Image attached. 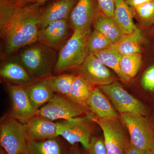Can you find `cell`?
I'll return each mask as SVG.
<instances>
[{
    "label": "cell",
    "mask_w": 154,
    "mask_h": 154,
    "mask_svg": "<svg viewBox=\"0 0 154 154\" xmlns=\"http://www.w3.org/2000/svg\"><path fill=\"white\" fill-rule=\"evenodd\" d=\"M41 6L25 0H0V36L4 55L37 41Z\"/></svg>",
    "instance_id": "1"
},
{
    "label": "cell",
    "mask_w": 154,
    "mask_h": 154,
    "mask_svg": "<svg viewBox=\"0 0 154 154\" xmlns=\"http://www.w3.org/2000/svg\"><path fill=\"white\" fill-rule=\"evenodd\" d=\"M27 46L19 54V60L29 74L38 80L52 76L53 68L57 62L56 51L39 42Z\"/></svg>",
    "instance_id": "2"
},
{
    "label": "cell",
    "mask_w": 154,
    "mask_h": 154,
    "mask_svg": "<svg viewBox=\"0 0 154 154\" xmlns=\"http://www.w3.org/2000/svg\"><path fill=\"white\" fill-rule=\"evenodd\" d=\"M91 29L74 31L70 38L60 51L55 65L57 72L79 66L88 55L86 46Z\"/></svg>",
    "instance_id": "3"
},
{
    "label": "cell",
    "mask_w": 154,
    "mask_h": 154,
    "mask_svg": "<svg viewBox=\"0 0 154 154\" xmlns=\"http://www.w3.org/2000/svg\"><path fill=\"white\" fill-rule=\"evenodd\" d=\"M0 143L7 154H28L25 123L9 114L0 121Z\"/></svg>",
    "instance_id": "4"
},
{
    "label": "cell",
    "mask_w": 154,
    "mask_h": 154,
    "mask_svg": "<svg viewBox=\"0 0 154 154\" xmlns=\"http://www.w3.org/2000/svg\"><path fill=\"white\" fill-rule=\"evenodd\" d=\"M122 122L129 133L131 143L138 149L154 152V129L144 116L133 113L120 114Z\"/></svg>",
    "instance_id": "5"
},
{
    "label": "cell",
    "mask_w": 154,
    "mask_h": 154,
    "mask_svg": "<svg viewBox=\"0 0 154 154\" xmlns=\"http://www.w3.org/2000/svg\"><path fill=\"white\" fill-rule=\"evenodd\" d=\"M93 113L83 117H77L57 122V132L59 136L64 138L72 145L77 143L82 144L88 149L93 133Z\"/></svg>",
    "instance_id": "6"
},
{
    "label": "cell",
    "mask_w": 154,
    "mask_h": 154,
    "mask_svg": "<svg viewBox=\"0 0 154 154\" xmlns=\"http://www.w3.org/2000/svg\"><path fill=\"white\" fill-rule=\"evenodd\" d=\"M92 119L103 131L107 154H127L131 144L124 126L118 118L103 119L92 116Z\"/></svg>",
    "instance_id": "7"
},
{
    "label": "cell",
    "mask_w": 154,
    "mask_h": 154,
    "mask_svg": "<svg viewBox=\"0 0 154 154\" xmlns=\"http://www.w3.org/2000/svg\"><path fill=\"white\" fill-rule=\"evenodd\" d=\"M88 109L66 96L55 94L50 100L36 112L50 120H67L79 117L83 114H89Z\"/></svg>",
    "instance_id": "8"
},
{
    "label": "cell",
    "mask_w": 154,
    "mask_h": 154,
    "mask_svg": "<svg viewBox=\"0 0 154 154\" xmlns=\"http://www.w3.org/2000/svg\"><path fill=\"white\" fill-rule=\"evenodd\" d=\"M98 88L113 102L120 113H133L145 116L146 108L139 100L125 91L120 83L117 82Z\"/></svg>",
    "instance_id": "9"
},
{
    "label": "cell",
    "mask_w": 154,
    "mask_h": 154,
    "mask_svg": "<svg viewBox=\"0 0 154 154\" xmlns=\"http://www.w3.org/2000/svg\"><path fill=\"white\" fill-rule=\"evenodd\" d=\"M75 68L91 86L107 85L115 82V78L110 70L93 53L89 54L83 63Z\"/></svg>",
    "instance_id": "10"
},
{
    "label": "cell",
    "mask_w": 154,
    "mask_h": 154,
    "mask_svg": "<svg viewBox=\"0 0 154 154\" xmlns=\"http://www.w3.org/2000/svg\"><path fill=\"white\" fill-rule=\"evenodd\" d=\"M101 13L97 0H78L69 15L71 26L74 31L91 29Z\"/></svg>",
    "instance_id": "11"
},
{
    "label": "cell",
    "mask_w": 154,
    "mask_h": 154,
    "mask_svg": "<svg viewBox=\"0 0 154 154\" xmlns=\"http://www.w3.org/2000/svg\"><path fill=\"white\" fill-rule=\"evenodd\" d=\"M11 97L12 108L10 115L25 123L28 119L36 115V112L30 102L25 87L7 83Z\"/></svg>",
    "instance_id": "12"
},
{
    "label": "cell",
    "mask_w": 154,
    "mask_h": 154,
    "mask_svg": "<svg viewBox=\"0 0 154 154\" xmlns=\"http://www.w3.org/2000/svg\"><path fill=\"white\" fill-rule=\"evenodd\" d=\"M69 27L66 19L50 23L38 30L37 41L56 51H60L69 40Z\"/></svg>",
    "instance_id": "13"
},
{
    "label": "cell",
    "mask_w": 154,
    "mask_h": 154,
    "mask_svg": "<svg viewBox=\"0 0 154 154\" xmlns=\"http://www.w3.org/2000/svg\"><path fill=\"white\" fill-rule=\"evenodd\" d=\"M25 124L28 139L43 140L59 137L57 132L56 122L41 116L34 115Z\"/></svg>",
    "instance_id": "14"
},
{
    "label": "cell",
    "mask_w": 154,
    "mask_h": 154,
    "mask_svg": "<svg viewBox=\"0 0 154 154\" xmlns=\"http://www.w3.org/2000/svg\"><path fill=\"white\" fill-rule=\"evenodd\" d=\"M78 0H57L42 10L38 20V29L45 28L50 23L69 18Z\"/></svg>",
    "instance_id": "15"
},
{
    "label": "cell",
    "mask_w": 154,
    "mask_h": 154,
    "mask_svg": "<svg viewBox=\"0 0 154 154\" xmlns=\"http://www.w3.org/2000/svg\"><path fill=\"white\" fill-rule=\"evenodd\" d=\"M88 110L98 118L103 119L118 118V114L106 95L99 88L93 89L86 102Z\"/></svg>",
    "instance_id": "16"
},
{
    "label": "cell",
    "mask_w": 154,
    "mask_h": 154,
    "mask_svg": "<svg viewBox=\"0 0 154 154\" xmlns=\"http://www.w3.org/2000/svg\"><path fill=\"white\" fill-rule=\"evenodd\" d=\"M0 74L7 82L23 87L38 80L31 76L21 64L16 62H9L3 65L0 69Z\"/></svg>",
    "instance_id": "17"
},
{
    "label": "cell",
    "mask_w": 154,
    "mask_h": 154,
    "mask_svg": "<svg viewBox=\"0 0 154 154\" xmlns=\"http://www.w3.org/2000/svg\"><path fill=\"white\" fill-rule=\"evenodd\" d=\"M25 87L31 105L36 111L49 102L54 95L48 87L46 79L38 80Z\"/></svg>",
    "instance_id": "18"
},
{
    "label": "cell",
    "mask_w": 154,
    "mask_h": 154,
    "mask_svg": "<svg viewBox=\"0 0 154 154\" xmlns=\"http://www.w3.org/2000/svg\"><path fill=\"white\" fill-rule=\"evenodd\" d=\"M132 8L127 5L125 0H115L113 19L123 35L133 33L137 29L134 22Z\"/></svg>",
    "instance_id": "19"
},
{
    "label": "cell",
    "mask_w": 154,
    "mask_h": 154,
    "mask_svg": "<svg viewBox=\"0 0 154 154\" xmlns=\"http://www.w3.org/2000/svg\"><path fill=\"white\" fill-rule=\"evenodd\" d=\"M28 154H68L58 137L43 140L27 139Z\"/></svg>",
    "instance_id": "20"
},
{
    "label": "cell",
    "mask_w": 154,
    "mask_h": 154,
    "mask_svg": "<svg viewBox=\"0 0 154 154\" xmlns=\"http://www.w3.org/2000/svg\"><path fill=\"white\" fill-rule=\"evenodd\" d=\"M93 54L105 66L113 69L123 82H126L130 80L122 72L119 63L122 55L118 52L114 44H112L107 48Z\"/></svg>",
    "instance_id": "21"
},
{
    "label": "cell",
    "mask_w": 154,
    "mask_h": 154,
    "mask_svg": "<svg viewBox=\"0 0 154 154\" xmlns=\"http://www.w3.org/2000/svg\"><path fill=\"white\" fill-rule=\"evenodd\" d=\"M93 26L94 30L103 34L113 44L117 42L123 35L113 17H107L102 13L96 18Z\"/></svg>",
    "instance_id": "22"
},
{
    "label": "cell",
    "mask_w": 154,
    "mask_h": 154,
    "mask_svg": "<svg viewBox=\"0 0 154 154\" xmlns=\"http://www.w3.org/2000/svg\"><path fill=\"white\" fill-rule=\"evenodd\" d=\"M143 37L141 31L137 28L133 33L123 35L114 44L119 52L122 56L134 54H140L142 51Z\"/></svg>",
    "instance_id": "23"
},
{
    "label": "cell",
    "mask_w": 154,
    "mask_h": 154,
    "mask_svg": "<svg viewBox=\"0 0 154 154\" xmlns=\"http://www.w3.org/2000/svg\"><path fill=\"white\" fill-rule=\"evenodd\" d=\"M92 90L91 85L79 75L75 76L69 94L66 97L88 109L86 102L91 96Z\"/></svg>",
    "instance_id": "24"
},
{
    "label": "cell",
    "mask_w": 154,
    "mask_h": 154,
    "mask_svg": "<svg viewBox=\"0 0 154 154\" xmlns=\"http://www.w3.org/2000/svg\"><path fill=\"white\" fill-rule=\"evenodd\" d=\"M75 76L71 74H64L51 76L46 79L48 85L54 93L66 96L68 95L73 81Z\"/></svg>",
    "instance_id": "25"
},
{
    "label": "cell",
    "mask_w": 154,
    "mask_h": 154,
    "mask_svg": "<svg viewBox=\"0 0 154 154\" xmlns=\"http://www.w3.org/2000/svg\"><path fill=\"white\" fill-rule=\"evenodd\" d=\"M142 62L140 54L122 56L119 63L122 72L130 79L134 78L140 69Z\"/></svg>",
    "instance_id": "26"
},
{
    "label": "cell",
    "mask_w": 154,
    "mask_h": 154,
    "mask_svg": "<svg viewBox=\"0 0 154 154\" xmlns=\"http://www.w3.org/2000/svg\"><path fill=\"white\" fill-rule=\"evenodd\" d=\"M113 44L109 39L97 30L91 31L88 36L86 49L88 54L107 48Z\"/></svg>",
    "instance_id": "27"
},
{
    "label": "cell",
    "mask_w": 154,
    "mask_h": 154,
    "mask_svg": "<svg viewBox=\"0 0 154 154\" xmlns=\"http://www.w3.org/2000/svg\"><path fill=\"white\" fill-rule=\"evenodd\" d=\"M132 8L133 14L140 21L149 22L154 20V1Z\"/></svg>",
    "instance_id": "28"
},
{
    "label": "cell",
    "mask_w": 154,
    "mask_h": 154,
    "mask_svg": "<svg viewBox=\"0 0 154 154\" xmlns=\"http://www.w3.org/2000/svg\"><path fill=\"white\" fill-rule=\"evenodd\" d=\"M85 154H108L105 147L104 139L92 137Z\"/></svg>",
    "instance_id": "29"
},
{
    "label": "cell",
    "mask_w": 154,
    "mask_h": 154,
    "mask_svg": "<svg viewBox=\"0 0 154 154\" xmlns=\"http://www.w3.org/2000/svg\"><path fill=\"white\" fill-rule=\"evenodd\" d=\"M141 85L146 91L154 92V65L150 66L144 72Z\"/></svg>",
    "instance_id": "30"
},
{
    "label": "cell",
    "mask_w": 154,
    "mask_h": 154,
    "mask_svg": "<svg viewBox=\"0 0 154 154\" xmlns=\"http://www.w3.org/2000/svg\"><path fill=\"white\" fill-rule=\"evenodd\" d=\"M102 13L108 17H113L115 0H97Z\"/></svg>",
    "instance_id": "31"
},
{
    "label": "cell",
    "mask_w": 154,
    "mask_h": 154,
    "mask_svg": "<svg viewBox=\"0 0 154 154\" xmlns=\"http://www.w3.org/2000/svg\"><path fill=\"white\" fill-rule=\"evenodd\" d=\"M154 1V0H125V2L131 8H134Z\"/></svg>",
    "instance_id": "32"
},
{
    "label": "cell",
    "mask_w": 154,
    "mask_h": 154,
    "mask_svg": "<svg viewBox=\"0 0 154 154\" xmlns=\"http://www.w3.org/2000/svg\"><path fill=\"white\" fill-rule=\"evenodd\" d=\"M127 154H153L152 152L147 150H141L135 147L131 143L128 150Z\"/></svg>",
    "instance_id": "33"
},
{
    "label": "cell",
    "mask_w": 154,
    "mask_h": 154,
    "mask_svg": "<svg viewBox=\"0 0 154 154\" xmlns=\"http://www.w3.org/2000/svg\"><path fill=\"white\" fill-rule=\"evenodd\" d=\"M25 1H28V2H30L36 3V4H40V5H42L44 2L45 0H25Z\"/></svg>",
    "instance_id": "34"
},
{
    "label": "cell",
    "mask_w": 154,
    "mask_h": 154,
    "mask_svg": "<svg viewBox=\"0 0 154 154\" xmlns=\"http://www.w3.org/2000/svg\"><path fill=\"white\" fill-rule=\"evenodd\" d=\"M69 154H81L78 149L76 148L74 149Z\"/></svg>",
    "instance_id": "35"
},
{
    "label": "cell",
    "mask_w": 154,
    "mask_h": 154,
    "mask_svg": "<svg viewBox=\"0 0 154 154\" xmlns=\"http://www.w3.org/2000/svg\"><path fill=\"white\" fill-rule=\"evenodd\" d=\"M0 154H4V153H3V152H2V151H1V153H0Z\"/></svg>",
    "instance_id": "36"
},
{
    "label": "cell",
    "mask_w": 154,
    "mask_h": 154,
    "mask_svg": "<svg viewBox=\"0 0 154 154\" xmlns=\"http://www.w3.org/2000/svg\"><path fill=\"white\" fill-rule=\"evenodd\" d=\"M49 1V0H45V2H46V1Z\"/></svg>",
    "instance_id": "37"
},
{
    "label": "cell",
    "mask_w": 154,
    "mask_h": 154,
    "mask_svg": "<svg viewBox=\"0 0 154 154\" xmlns=\"http://www.w3.org/2000/svg\"><path fill=\"white\" fill-rule=\"evenodd\" d=\"M153 154H154V152L152 153Z\"/></svg>",
    "instance_id": "38"
}]
</instances>
